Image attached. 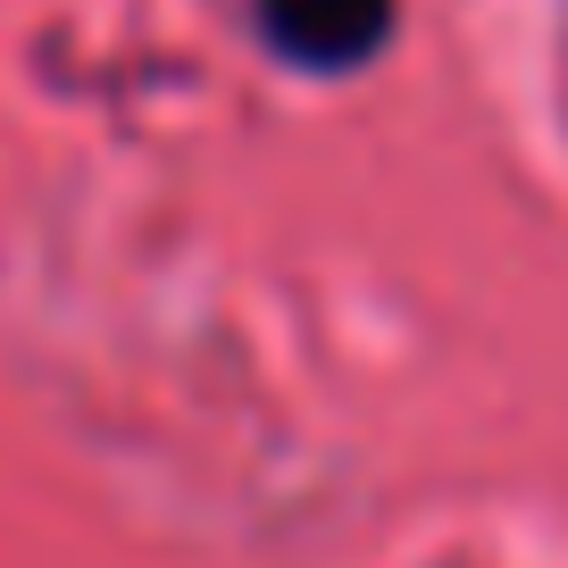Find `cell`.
Returning a JSON list of instances; mask_svg holds the SVG:
<instances>
[{
    "mask_svg": "<svg viewBox=\"0 0 568 568\" xmlns=\"http://www.w3.org/2000/svg\"><path fill=\"white\" fill-rule=\"evenodd\" d=\"M260 34L276 42V59L310 75L359 68L385 51L393 34V0H260Z\"/></svg>",
    "mask_w": 568,
    "mask_h": 568,
    "instance_id": "6da1fadb",
    "label": "cell"
}]
</instances>
